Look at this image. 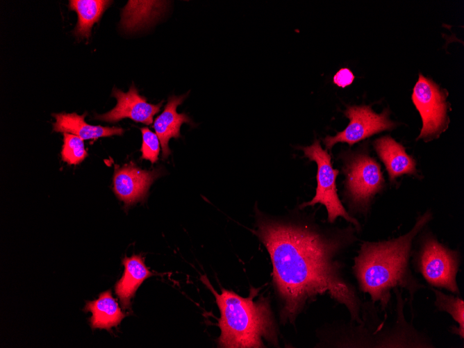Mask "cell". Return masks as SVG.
<instances>
[{"mask_svg": "<svg viewBox=\"0 0 464 348\" xmlns=\"http://www.w3.org/2000/svg\"><path fill=\"white\" fill-rule=\"evenodd\" d=\"M447 95L446 90L441 89L432 80L420 74L411 97L422 122L417 140H432L447 129L449 122Z\"/></svg>", "mask_w": 464, "mask_h": 348, "instance_id": "obj_5", "label": "cell"}, {"mask_svg": "<svg viewBox=\"0 0 464 348\" xmlns=\"http://www.w3.org/2000/svg\"><path fill=\"white\" fill-rule=\"evenodd\" d=\"M417 265L422 276L430 285L459 294L456 283L459 265L457 252L444 246L434 237L428 235L422 242Z\"/></svg>", "mask_w": 464, "mask_h": 348, "instance_id": "obj_7", "label": "cell"}, {"mask_svg": "<svg viewBox=\"0 0 464 348\" xmlns=\"http://www.w3.org/2000/svg\"><path fill=\"white\" fill-rule=\"evenodd\" d=\"M256 234L270 256L283 319L293 322L308 300L327 294L347 308L353 320L362 322L359 299L335 259L341 239L310 226L266 219L259 220Z\"/></svg>", "mask_w": 464, "mask_h": 348, "instance_id": "obj_1", "label": "cell"}, {"mask_svg": "<svg viewBox=\"0 0 464 348\" xmlns=\"http://www.w3.org/2000/svg\"><path fill=\"white\" fill-rule=\"evenodd\" d=\"M69 8L76 11L78 22L74 35L79 38H89L94 24L98 22L112 1L106 0H72Z\"/></svg>", "mask_w": 464, "mask_h": 348, "instance_id": "obj_16", "label": "cell"}, {"mask_svg": "<svg viewBox=\"0 0 464 348\" xmlns=\"http://www.w3.org/2000/svg\"><path fill=\"white\" fill-rule=\"evenodd\" d=\"M63 141L61 151L63 161L69 165H77L88 156L83 140L80 137L72 133H63Z\"/></svg>", "mask_w": 464, "mask_h": 348, "instance_id": "obj_18", "label": "cell"}, {"mask_svg": "<svg viewBox=\"0 0 464 348\" xmlns=\"http://www.w3.org/2000/svg\"><path fill=\"white\" fill-rule=\"evenodd\" d=\"M431 214L425 213L413 227L398 238L379 242H365L355 258L354 270L361 290L370 295L372 302L386 308L390 291L401 287L413 297L422 288L409 268L411 249L414 238L430 221Z\"/></svg>", "mask_w": 464, "mask_h": 348, "instance_id": "obj_2", "label": "cell"}, {"mask_svg": "<svg viewBox=\"0 0 464 348\" xmlns=\"http://www.w3.org/2000/svg\"><path fill=\"white\" fill-rule=\"evenodd\" d=\"M345 188L354 205L366 210L372 199L385 186L379 163L368 154L358 151L346 157Z\"/></svg>", "mask_w": 464, "mask_h": 348, "instance_id": "obj_6", "label": "cell"}, {"mask_svg": "<svg viewBox=\"0 0 464 348\" xmlns=\"http://www.w3.org/2000/svg\"><path fill=\"white\" fill-rule=\"evenodd\" d=\"M112 96L116 98L117 105L104 114L95 115V119L114 123L124 118H129L136 122L149 125L153 122L154 116L160 110L163 102L162 101L158 104L149 103L145 97L139 94L133 84L126 92L114 88Z\"/></svg>", "mask_w": 464, "mask_h": 348, "instance_id": "obj_10", "label": "cell"}, {"mask_svg": "<svg viewBox=\"0 0 464 348\" xmlns=\"http://www.w3.org/2000/svg\"><path fill=\"white\" fill-rule=\"evenodd\" d=\"M84 310L92 313L90 322L94 329L110 330L119 324L125 317L110 290L102 292L96 300L88 301Z\"/></svg>", "mask_w": 464, "mask_h": 348, "instance_id": "obj_15", "label": "cell"}, {"mask_svg": "<svg viewBox=\"0 0 464 348\" xmlns=\"http://www.w3.org/2000/svg\"><path fill=\"white\" fill-rule=\"evenodd\" d=\"M188 93L181 96H170L164 110L154 120V129L158 135L162 147V158L167 159L172 151L168 142L172 138L181 137L180 129L183 123L192 125L190 117L185 113H178L177 106L183 103Z\"/></svg>", "mask_w": 464, "mask_h": 348, "instance_id": "obj_12", "label": "cell"}, {"mask_svg": "<svg viewBox=\"0 0 464 348\" xmlns=\"http://www.w3.org/2000/svg\"><path fill=\"white\" fill-rule=\"evenodd\" d=\"M354 80V75L348 68H341L333 76V83L341 88L351 85Z\"/></svg>", "mask_w": 464, "mask_h": 348, "instance_id": "obj_20", "label": "cell"}, {"mask_svg": "<svg viewBox=\"0 0 464 348\" xmlns=\"http://www.w3.org/2000/svg\"><path fill=\"white\" fill-rule=\"evenodd\" d=\"M124 272L115 285V292L124 309L129 308L131 299L145 279L154 275L144 264V258L140 255L126 256L122 260Z\"/></svg>", "mask_w": 464, "mask_h": 348, "instance_id": "obj_13", "label": "cell"}, {"mask_svg": "<svg viewBox=\"0 0 464 348\" xmlns=\"http://www.w3.org/2000/svg\"><path fill=\"white\" fill-rule=\"evenodd\" d=\"M299 148L306 158L315 162L317 167L315 194L310 201L303 203L300 207L322 204L326 209L329 222L333 223L338 217H342L358 227V222L347 212L338 195L335 180L339 172L333 167L329 154L322 149L317 140L310 146Z\"/></svg>", "mask_w": 464, "mask_h": 348, "instance_id": "obj_4", "label": "cell"}, {"mask_svg": "<svg viewBox=\"0 0 464 348\" xmlns=\"http://www.w3.org/2000/svg\"><path fill=\"white\" fill-rule=\"evenodd\" d=\"M349 119L347 126L335 135L326 136L323 142L326 148L331 149L338 142H345L352 146L380 132L393 129L396 124L389 117L388 109L378 114L369 106H349L344 112Z\"/></svg>", "mask_w": 464, "mask_h": 348, "instance_id": "obj_8", "label": "cell"}, {"mask_svg": "<svg viewBox=\"0 0 464 348\" xmlns=\"http://www.w3.org/2000/svg\"><path fill=\"white\" fill-rule=\"evenodd\" d=\"M201 279L214 295L220 310V347H264L263 339L276 345V328L267 299L260 297L254 301L255 289L246 298L223 288L219 294L205 276Z\"/></svg>", "mask_w": 464, "mask_h": 348, "instance_id": "obj_3", "label": "cell"}, {"mask_svg": "<svg viewBox=\"0 0 464 348\" xmlns=\"http://www.w3.org/2000/svg\"><path fill=\"white\" fill-rule=\"evenodd\" d=\"M374 148L385 165L390 182L403 175H417L416 161L400 143L389 135L373 142Z\"/></svg>", "mask_w": 464, "mask_h": 348, "instance_id": "obj_11", "label": "cell"}, {"mask_svg": "<svg viewBox=\"0 0 464 348\" xmlns=\"http://www.w3.org/2000/svg\"><path fill=\"white\" fill-rule=\"evenodd\" d=\"M52 115L56 119V122L53 124L54 131L72 133L83 140L122 135L124 132L120 127L93 126L86 123L84 120L86 113L82 115L75 113H57Z\"/></svg>", "mask_w": 464, "mask_h": 348, "instance_id": "obj_14", "label": "cell"}, {"mask_svg": "<svg viewBox=\"0 0 464 348\" xmlns=\"http://www.w3.org/2000/svg\"><path fill=\"white\" fill-rule=\"evenodd\" d=\"M162 169H142L131 162L122 167L116 165L113 175V192L124 207L144 201L153 182L161 176Z\"/></svg>", "mask_w": 464, "mask_h": 348, "instance_id": "obj_9", "label": "cell"}, {"mask_svg": "<svg viewBox=\"0 0 464 348\" xmlns=\"http://www.w3.org/2000/svg\"><path fill=\"white\" fill-rule=\"evenodd\" d=\"M142 143L141 147L142 158L149 160L152 164L158 159L160 153V140L156 135L149 129H141Z\"/></svg>", "mask_w": 464, "mask_h": 348, "instance_id": "obj_19", "label": "cell"}, {"mask_svg": "<svg viewBox=\"0 0 464 348\" xmlns=\"http://www.w3.org/2000/svg\"><path fill=\"white\" fill-rule=\"evenodd\" d=\"M436 296L435 304L440 310L449 313L458 324L454 326L453 333L464 337V302L463 300L452 295H447L438 290L432 288Z\"/></svg>", "mask_w": 464, "mask_h": 348, "instance_id": "obj_17", "label": "cell"}]
</instances>
